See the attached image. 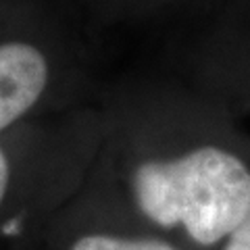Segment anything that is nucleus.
I'll return each instance as SVG.
<instances>
[{
	"label": "nucleus",
	"instance_id": "obj_1",
	"mask_svg": "<svg viewBox=\"0 0 250 250\" xmlns=\"http://www.w3.org/2000/svg\"><path fill=\"white\" fill-rule=\"evenodd\" d=\"M134 194L150 221L184 225L202 246L228 238L250 210V171L238 156L205 146L173 161H150L134 173Z\"/></svg>",
	"mask_w": 250,
	"mask_h": 250
},
{
	"label": "nucleus",
	"instance_id": "obj_2",
	"mask_svg": "<svg viewBox=\"0 0 250 250\" xmlns=\"http://www.w3.org/2000/svg\"><path fill=\"white\" fill-rule=\"evenodd\" d=\"M48 82L42 52L29 44H0V131L29 111Z\"/></svg>",
	"mask_w": 250,
	"mask_h": 250
},
{
	"label": "nucleus",
	"instance_id": "obj_3",
	"mask_svg": "<svg viewBox=\"0 0 250 250\" xmlns=\"http://www.w3.org/2000/svg\"><path fill=\"white\" fill-rule=\"evenodd\" d=\"M71 250H175L161 240H127L115 236H83Z\"/></svg>",
	"mask_w": 250,
	"mask_h": 250
},
{
	"label": "nucleus",
	"instance_id": "obj_4",
	"mask_svg": "<svg viewBox=\"0 0 250 250\" xmlns=\"http://www.w3.org/2000/svg\"><path fill=\"white\" fill-rule=\"evenodd\" d=\"M223 250H250V210L242 219V223L228 236V244Z\"/></svg>",
	"mask_w": 250,
	"mask_h": 250
},
{
	"label": "nucleus",
	"instance_id": "obj_5",
	"mask_svg": "<svg viewBox=\"0 0 250 250\" xmlns=\"http://www.w3.org/2000/svg\"><path fill=\"white\" fill-rule=\"evenodd\" d=\"M9 175H11V171H9V161H6L4 152L0 150V202H2L4 192H6V188H9Z\"/></svg>",
	"mask_w": 250,
	"mask_h": 250
}]
</instances>
